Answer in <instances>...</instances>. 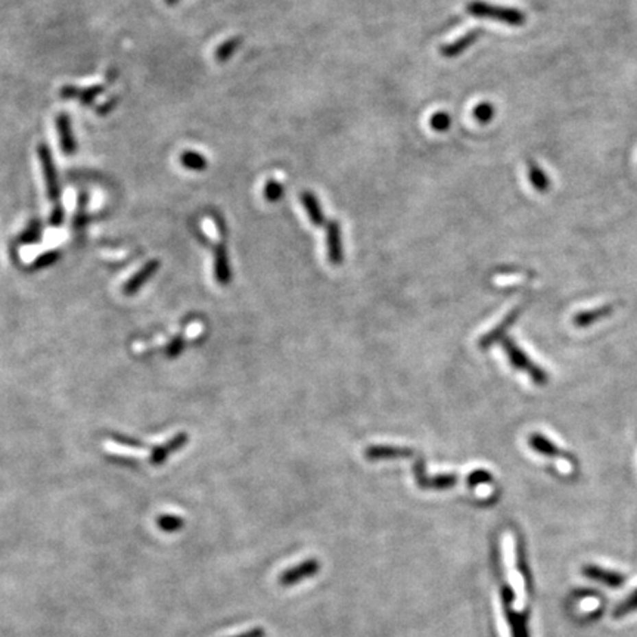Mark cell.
I'll return each mask as SVG.
<instances>
[{
  "mask_svg": "<svg viewBox=\"0 0 637 637\" xmlns=\"http://www.w3.org/2000/svg\"><path fill=\"white\" fill-rule=\"evenodd\" d=\"M503 350L506 351V356L509 357V361H511L512 366L518 370H522L525 374L531 378V381L537 385H544L547 382V374L542 369L538 368L533 360L528 359L525 352L519 348L514 339L506 338L502 342Z\"/></svg>",
  "mask_w": 637,
  "mask_h": 637,
  "instance_id": "6da1fadb",
  "label": "cell"
},
{
  "mask_svg": "<svg viewBox=\"0 0 637 637\" xmlns=\"http://www.w3.org/2000/svg\"><path fill=\"white\" fill-rule=\"evenodd\" d=\"M466 9L468 12L474 16L498 19V21L507 23L509 25H522L525 23V15L521 11H516V9L511 8L493 6L475 0V2H470Z\"/></svg>",
  "mask_w": 637,
  "mask_h": 637,
  "instance_id": "7a4b0ae2",
  "label": "cell"
},
{
  "mask_svg": "<svg viewBox=\"0 0 637 637\" xmlns=\"http://www.w3.org/2000/svg\"><path fill=\"white\" fill-rule=\"evenodd\" d=\"M514 602H515L514 590L506 584L502 586V603H503V610L506 614L509 627H511L512 637H528L527 616L524 612L514 610V606H512Z\"/></svg>",
  "mask_w": 637,
  "mask_h": 637,
  "instance_id": "3957f363",
  "label": "cell"
},
{
  "mask_svg": "<svg viewBox=\"0 0 637 637\" xmlns=\"http://www.w3.org/2000/svg\"><path fill=\"white\" fill-rule=\"evenodd\" d=\"M37 152H38V160H40V164H42L49 198L58 202V200H60L61 197V189H60V183H58L56 170H55L51 149H49L45 143H42V145H38Z\"/></svg>",
  "mask_w": 637,
  "mask_h": 637,
  "instance_id": "277c9868",
  "label": "cell"
},
{
  "mask_svg": "<svg viewBox=\"0 0 637 637\" xmlns=\"http://www.w3.org/2000/svg\"><path fill=\"white\" fill-rule=\"evenodd\" d=\"M320 571V562L317 560H306L300 562L298 565L291 566L289 570L283 571L279 575V583L285 587H291L300 584L304 580L315 577Z\"/></svg>",
  "mask_w": 637,
  "mask_h": 637,
  "instance_id": "5b68a950",
  "label": "cell"
},
{
  "mask_svg": "<svg viewBox=\"0 0 637 637\" xmlns=\"http://www.w3.org/2000/svg\"><path fill=\"white\" fill-rule=\"evenodd\" d=\"M326 245H328V259L334 266H339L344 260V251H342V239H341V226L337 220H330L326 226Z\"/></svg>",
  "mask_w": 637,
  "mask_h": 637,
  "instance_id": "8992f818",
  "label": "cell"
},
{
  "mask_svg": "<svg viewBox=\"0 0 637 637\" xmlns=\"http://www.w3.org/2000/svg\"><path fill=\"white\" fill-rule=\"evenodd\" d=\"M188 440H189L188 434H184V433L176 434L170 441H167V443L163 444V446L155 447V448L152 450L151 457H149V462H151L154 466H160V465H163L171 453L179 452V450H180L186 443H188Z\"/></svg>",
  "mask_w": 637,
  "mask_h": 637,
  "instance_id": "52a82bcc",
  "label": "cell"
},
{
  "mask_svg": "<svg viewBox=\"0 0 637 637\" xmlns=\"http://www.w3.org/2000/svg\"><path fill=\"white\" fill-rule=\"evenodd\" d=\"M581 573L587 578H590V580L597 581V583H602V584H605L608 587H620V586H623V583L625 580L623 574L605 570V568H601L597 565H584Z\"/></svg>",
  "mask_w": 637,
  "mask_h": 637,
  "instance_id": "ba28073f",
  "label": "cell"
},
{
  "mask_svg": "<svg viewBox=\"0 0 637 637\" xmlns=\"http://www.w3.org/2000/svg\"><path fill=\"white\" fill-rule=\"evenodd\" d=\"M158 269H160V261L158 260H151V261L146 263L145 266L139 272H137L134 276L124 285L123 291H124L125 296H133L134 292L139 291L145 285V283L148 282L156 272H158Z\"/></svg>",
  "mask_w": 637,
  "mask_h": 637,
  "instance_id": "9c48e42d",
  "label": "cell"
},
{
  "mask_svg": "<svg viewBox=\"0 0 637 637\" xmlns=\"http://www.w3.org/2000/svg\"><path fill=\"white\" fill-rule=\"evenodd\" d=\"M214 274L220 285H228L232 278L226 245L219 243L214 248Z\"/></svg>",
  "mask_w": 637,
  "mask_h": 637,
  "instance_id": "30bf717a",
  "label": "cell"
},
{
  "mask_svg": "<svg viewBox=\"0 0 637 637\" xmlns=\"http://www.w3.org/2000/svg\"><path fill=\"white\" fill-rule=\"evenodd\" d=\"M365 456L374 462V460H378V459H394V457L413 456V450L409 447H397V446H370L366 448Z\"/></svg>",
  "mask_w": 637,
  "mask_h": 637,
  "instance_id": "8fae6325",
  "label": "cell"
},
{
  "mask_svg": "<svg viewBox=\"0 0 637 637\" xmlns=\"http://www.w3.org/2000/svg\"><path fill=\"white\" fill-rule=\"evenodd\" d=\"M56 127H58V136H60L61 141V148L64 154L67 155H73L77 149L74 134L71 130V121L68 119L67 114H60L56 119Z\"/></svg>",
  "mask_w": 637,
  "mask_h": 637,
  "instance_id": "7c38bea8",
  "label": "cell"
},
{
  "mask_svg": "<svg viewBox=\"0 0 637 637\" xmlns=\"http://www.w3.org/2000/svg\"><path fill=\"white\" fill-rule=\"evenodd\" d=\"M479 34H481V32L479 30H474V32H469L466 33L465 36H462L460 38H457V40H455L453 43H448V45H444V46H441V55L446 56V58H456L459 56L460 53H464L468 47L472 46L477 40H478V37Z\"/></svg>",
  "mask_w": 637,
  "mask_h": 637,
  "instance_id": "4fadbf2b",
  "label": "cell"
},
{
  "mask_svg": "<svg viewBox=\"0 0 637 637\" xmlns=\"http://www.w3.org/2000/svg\"><path fill=\"white\" fill-rule=\"evenodd\" d=\"M104 86H92L86 87V89H78L75 86H65L61 91V96L65 99H78L83 104H91L95 101L96 96H99L104 92Z\"/></svg>",
  "mask_w": 637,
  "mask_h": 637,
  "instance_id": "5bb4252c",
  "label": "cell"
},
{
  "mask_svg": "<svg viewBox=\"0 0 637 637\" xmlns=\"http://www.w3.org/2000/svg\"><path fill=\"white\" fill-rule=\"evenodd\" d=\"M301 202H302V207L306 208V211H307L310 221L315 224V226H323V223H325V214H323L322 205H320L316 195L309 192V191L302 192L301 193Z\"/></svg>",
  "mask_w": 637,
  "mask_h": 637,
  "instance_id": "9a60e30c",
  "label": "cell"
},
{
  "mask_svg": "<svg viewBox=\"0 0 637 637\" xmlns=\"http://www.w3.org/2000/svg\"><path fill=\"white\" fill-rule=\"evenodd\" d=\"M518 315H519V309H515V310H512V311L509 313V315H507V316L503 319V322L501 323V325L496 326V328H493L492 330L488 332V334H485V335H484L481 339H479L478 346L481 347V348H488L490 346L494 344L496 339L501 338V337L505 334V330H506L509 326H511L512 323L516 320Z\"/></svg>",
  "mask_w": 637,
  "mask_h": 637,
  "instance_id": "2e32d148",
  "label": "cell"
},
{
  "mask_svg": "<svg viewBox=\"0 0 637 637\" xmlns=\"http://www.w3.org/2000/svg\"><path fill=\"white\" fill-rule=\"evenodd\" d=\"M612 311H614L612 306H603V307L594 309V310H587V311L578 313V315H575L574 319H573V323H574V326H577V328H587V326L593 325L594 322L601 320V319H603L606 316H610Z\"/></svg>",
  "mask_w": 637,
  "mask_h": 637,
  "instance_id": "e0dca14e",
  "label": "cell"
},
{
  "mask_svg": "<svg viewBox=\"0 0 637 637\" xmlns=\"http://www.w3.org/2000/svg\"><path fill=\"white\" fill-rule=\"evenodd\" d=\"M528 444H530L533 447L534 452L537 453H540L543 456H562V450L557 447L555 443H552L551 440L546 438L544 435L542 434H538V433H534L530 435V438H528Z\"/></svg>",
  "mask_w": 637,
  "mask_h": 637,
  "instance_id": "ac0fdd59",
  "label": "cell"
},
{
  "mask_svg": "<svg viewBox=\"0 0 637 637\" xmlns=\"http://www.w3.org/2000/svg\"><path fill=\"white\" fill-rule=\"evenodd\" d=\"M180 163L183 164L184 169L192 171H204L208 165L207 158L197 151H184L180 156Z\"/></svg>",
  "mask_w": 637,
  "mask_h": 637,
  "instance_id": "d6986e66",
  "label": "cell"
},
{
  "mask_svg": "<svg viewBox=\"0 0 637 637\" xmlns=\"http://www.w3.org/2000/svg\"><path fill=\"white\" fill-rule=\"evenodd\" d=\"M528 176H530V180L538 192H547L551 188V182H549L546 173L536 163H528Z\"/></svg>",
  "mask_w": 637,
  "mask_h": 637,
  "instance_id": "ffe728a7",
  "label": "cell"
},
{
  "mask_svg": "<svg viewBox=\"0 0 637 637\" xmlns=\"http://www.w3.org/2000/svg\"><path fill=\"white\" fill-rule=\"evenodd\" d=\"M242 43V38L241 37H232L229 38V40H226L224 43H221L217 49V52H215V58H217V61L219 62H226L229 61L230 58L237 53V51L239 49Z\"/></svg>",
  "mask_w": 637,
  "mask_h": 637,
  "instance_id": "44dd1931",
  "label": "cell"
},
{
  "mask_svg": "<svg viewBox=\"0 0 637 637\" xmlns=\"http://www.w3.org/2000/svg\"><path fill=\"white\" fill-rule=\"evenodd\" d=\"M156 524L165 533H176L183 528L184 521L182 516L178 515H160L156 519Z\"/></svg>",
  "mask_w": 637,
  "mask_h": 637,
  "instance_id": "7402d4cb",
  "label": "cell"
},
{
  "mask_svg": "<svg viewBox=\"0 0 637 637\" xmlns=\"http://www.w3.org/2000/svg\"><path fill=\"white\" fill-rule=\"evenodd\" d=\"M456 484H457V477L455 474H441L434 478H429L428 488L447 490V488H453Z\"/></svg>",
  "mask_w": 637,
  "mask_h": 637,
  "instance_id": "603a6c76",
  "label": "cell"
},
{
  "mask_svg": "<svg viewBox=\"0 0 637 637\" xmlns=\"http://www.w3.org/2000/svg\"><path fill=\"white\" fill-rule=\"evenodd\" d=\"M637 610V590L633 592L625 601H623L614 610V618H621V616L630 614Z\"/></svg>",
  "mask_w": 637,
  "mask_h": 637,
  "instance_id": "cb8c5ba5",
  "label": "cell"
},
{
  "mask_svg": "<svg viewBox=\"0 0 637 637\" xmlns=\"http://www.w3.org/2000/svg\"><path fill=\"white\" fill-rule=\"evenodd\" d=\"M283 195H285V189H283V186L279 182L269 180L266 183V188H264V197H266L269 202L280 201L283 198Z\"/></svg>",
  "mask_w": 637,
  "mask_h": 637,
  "instance_id": "d4e9b609",
  "label": "cell"
},
{
  "mask_svg": "<svg viewBox=\"0 0 637 637\" xmlns=\"http://www.w3.org/2000/svg\"><path fill=\"white\" fill-rule=\"evenodd\" d=\"M469 487H475L479 484H488L493 481V475L487 469H475L466 478Z\"/></svg>",
  "mask_w": 637,
  "mask_h": 637,
  "instance_id": "484cf974",
  "label": "cell"
},
{
  "mask_svg": "<svg viewBox=\"0 0 637 637\" xmlns=\"http://www.w3.org/2000/svg\"><path fill=\"white\" fill-rule=\"evenodd\" d=\"M60 256L61 254L58 251H47L34 260V263L32 264V269L40 270V269H46L49 266H52V264H55L58 259H60Z\"/></svg>",
  "mask_w": 637,
  "mask_h": 637,
  "instance_id": "4316f807",
  "label": "cell"
},
{
  "mask_svg": "<svg viewBox=\"0 0 637 637\" xmlns=\"http://www.w3.org/2000/svg\"><path fill=\"white\" fill-rule=\"evenodd\" d=\"M474 115H475V119L479 121V123H483V124H487L493 120V115H494V108L492 104H488V102H483V104H479L475 110H474Z\"/></svg>",
  "mask_w": 637,
  "mask_h": 637,
  "instance_id": "83f0119b",
  "label": "cell"
},
{
  "mask_svg": "<svg viewBox=\"0 0 637 637\" xmlns=\"http://www.w3.org/2000/svg\"><path fill=\"white\" fill-rule=\"evenodd\" d=\"M450 124H452V119H450L447 112H437L431 117V127H433L435 132L448 130Z\"/></svg>",
  "mask_w": 637,
  "mask_h": 637,
  "instance_id": "f1b7e54d",
  "label": "cell"
},
{
  "mask_svg": "<svg viewBox=\"0 0 637 637\" xmlns=\"http://www.w3.org/2000/svg\"><path fill=\"white\" fill-rule=\"evenodd\" d=\"M413 472L416 478V484L420 488H428L429 484V478L426 477V466H425V460L418 459L413 466Z\"/></svg>",
  "mask_w": 637,
  "mask_h": 637,
  "instance_id": "f546056e",
  "label": "cell"
},
{
  "mask_svg": "<svg viewBox=\"0 0 637 637\" xmlns=\"http://www.w3.org/2000/svg\"><path fill=\"white\" fill-rule=\"evenodd\" d=\"M40 239V223L33 221L27 230L21 235V242L24 243H33Z\"/></svg>",
  "mask_w": 637,
  "mask_h": 637,
  "instance_id": "4dcf8cb0",
  "label": "cell"
},
{
  "mask_svg": "<svg viewBox=\"0 0 637 637\" xmlns=\"http://www.w3.org/2000/svg\"><path fill=\"white\" fill-rule=\"evenodd\" d=\"M183 347H184V338L182 335H178L176 338H173V341L167 346V348H165V354H167V357L170 359L178 357L182 352Z\"/></svg>",
  "mask_w": 637,
  "mask_h": 637,
  "instance_id": "1f68e13d",
  "label": "cell"
},
{
  "mask_svg": "<svg viewBox=\"0 0 637 637\" xmlns=\"http://www.w3.org/2000/svg\"><path fill=\"white\" fill-rule=\"evenodd\" d=\"M62 221H64V208L61 207V204H56L51 215V224L58 228V226H61Z\"/></svg>",
  "mask_w": 637,
  "mask_h": 637,
  "instance_id": "d6a6232c",
  "label": "cell"
},
{
  "mask_svg": "<svg viewBox=\"0 0 637 637\" xmlns=\"http://www.w3.org/2000/svg\"><path fill=\"white\" fill-rule=\"evenodd\" d=\"M232 637H266V630L261 629V627H254V629L248 632H243L241 634L232 636Z\"/></svg>",
  "mask_w": 637,
  "mask_h": 637,
  "instance_id": "836d02e7",
  "label": "cell"
},
{
  "mask_svg": "<svg viewBox=\"0 0 637 637\" xmlns=\"http://www.w3.org/2000/svg\"><path fill=\"white\" fill-rule=\"evenodd\" d=\"M114 440L117 441V443H120L123 446H127V447H139L141 443L139 441H136V440H132L129 437H123V435H115Z\"/></svg>",
  "mask_w": 637,
  "mask_h": 637,
  "instance_id": "e575fe53",
  "label": "cell"
},
{
  "mask_svg": "<svg viewBox=\"0 0 637 637\" xmlns=\"http://www.w3.org/2000/svg\"><path fill=\"white\" fill-rule=\"evenodd\" d=\"M115 104H117V99H111L108 104H104L102 108H99V110H97V112H99L101 115H104V114H106V112H110V111L112 110V108H114Z\"/></svg>",
  "mask_w": 637,
  "mask_h": 637,
  "instance_id": "d590c367",
  "label": "cell"
},
{
  "mask_svg": "<svg viewBox=\"0 0 637 637\" xmlns=\"http://www.w3.org/2000/svg\"><path fill=\"white\" fill-rule=\"evenodd\" d=\"M179 2H180V0H165V3H167L169 6H173V5L179 3Z\"/></svg>",
  "mask_w": 637,
  "mask_h": 637,
  "instance_id": "8d00e7d4",
  "label": "cell"
}]
</instances>
